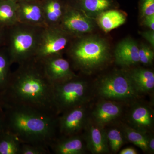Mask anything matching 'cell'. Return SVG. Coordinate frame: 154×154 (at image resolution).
Listing matches in <instances>:
<instances>
[{
  "label": "cell",
  "mask_w": 154,
  "mask_h": 154,
  "mask_svg": "<svg viewBox=\"0 0 154 154\" xmlns=\"http://www.w3.org/2000/svg\"><path fill=\"white\" fill-rule=\"evenodd\" d=\"M18 65L11 72L2 96L3 109L8 106L26 107L57 115L54 85L45 74L41 61L33 57Z\"/></svg>",
  "instance_id": "cell-1"
},
{
  "label": "cell",
  "mask_w": 154,
  "mask_h": 154,
  "mask_svg": "<svg viewBox=\"0 0 154 154\" xmlns=\"http://www.w3.org/2000/svg\"><path fill=\"white\" fill-rule=\"evenodd\" d=\"M4 110L6 128L22 143L39 145L49 148L57 137V116L17 106H8Z\"/></svg>",
  "instance_id": "cell-2"
},
{
  "label": "cell",
  "mask_w": 154,
  "mask_h": 154,
  "mask_svg": "<svg viewBox=\"0 0 154 154\" xmlns=\"http://www.w3.org/2000/svg\"><path fill=\"white\" fill-rule=\"evenodd\" d=\"M67 48L72 64L86 73L102 67L110 56V48L105 39L97 36L74 37Z\"/></svg>",
  "instance_id": "cell-3"
},
{
  "label": "cell",
  "mask_w": 154,
  "mask_h": 154,
  "mask_svg": "<svg viewBox=\"0 0 154 154\" xmlns=\"http://www.w3.org/2000/svg\"><path fill=\"white\" fill-rule=\"evenodd\" d=\"M44 28L17 22L5 28L4 45L13 64H19L34 57Z\"/></svg>",
  "instance_id": "cell-4"
},
{
  "label": "cell",
  "mask_w": 154,
  "mask_h": 154,
  "mask_svg": "<svg viewBox=\"0 0 154 154\" xmlns=\"http://www.w3.org/2000/svg\"><path fill=\"white\" fill-rule=\"evenodd\" d=\"M54 85V103L57 116L74 107L86 105L90 98L88 83L77 75Z\"/></svg>",
  "instance_id": "cell-5"
},
{
  "label": "cell",
  "mask_w": 154,
  "mask_h": 154,
  "mask_svg": "<svg viewBox=\"0 0 154 154\" xmlns=\"http://www.w3.org/2000/svg\"><path fill=\"white\" fill-rule=\"evenodd\" d=\"M97 92L100 97L111 101H129L139 94L127 73L119 72L102 77L97 84Z\"/></svg>",
  "instance_id": "cell-6"
},
{
  "label": "cell",
  "mask_w": 154,
  "mask_h": 154,
  "mask_svg": "<svg viewBox=\"0 0 154 154\" xmlns=\"http://www.w3.org/2000/svg\"><path fill=\"white\" fill-rule=\"evenodd\" d=\"M73 38L58 26L45 28L34 58L41 60L52 56L62 55Z\"/></svg>",
  "instance_id": "cell-7"
},
{
  "label": "cell",
  "mask_w": 154,
  "mask_h": 154,
  "mask_svg": "<svg viewBox=\"0 0 154 154\" xmlns=\"http://www.w3.org/2000/svg\"><path fill=\"white\" fill-rule=\"evenodd\" d=\"M94 25L90 17L82 11L66 2L65 11L58 26L61 29L72 37H76L91 33L94 30Z\"/></svg>",
  "instance_id": "cell-8"
},
{
  "label": "cell",
  "mask_w": 154,
  "mask_h": 154,
  "mask_svg": "<svg viewBox=\"0 0 154 154\" xmlns=\"http://www.w3.org/2000/svg\"><path fill=\"white\" fill-rule=\"evenodd\" d=\"M87 115L85 105H83L57 116V131L59 136H69L79 134L87 124Z\"/></svg>",
  "instance_id": "cell-9"
},
{
  "label": "cell",
  "mask_w": 154,
  "mask_h": 154,
  "mask_svg": "<svg viewBox=\"0 0 154 154\" xmlns=\"http://www.w3.org/2000/svg\"><path fill=\"white\" fill-rule=\"evenodd\" d=\"M40 61L45 74L54 84L62 82L77 75L70 62L62 55L52 56Z\"/></svg>",
  "instance_id": "cell-10"
},
{
  "label": "cell",
  "mask_w": 154,
  "mask_h": 154,
  "mask_svg": "<svg viewBox=\"0 0 154 154\" xmlns=\"http://www.w3.org/2000/svg\"><path fill=\"white\" fill-rule=\"evenodd\" d=\"M17 4L18 22L42 28L47 27L41 0L20 2Z\"/></svg>",
  "instance_id": "cell-11"
},
{
  "label": "cell",
  "mask_w": 154,
  "mask_h": 154,
  "mask_svg": "<svg viewBox=\"0 0 154 154\" xmlns=\"http://www.w3.org/2000/svg\"><path fill=\"white\" fill-rule=\"evenodd\" d=\"M104 128L94 123H87L85 128V134L84 139L86 147L92 153H108L110 152L106 131Z\"/></svg>",
  "instance_id": "cell-12"
},
{
  "label": "cell",
  "mask_w": 154,
  "mask_h": 154,
  "mask_svg": "<svg viewBox=\"0 0 154 154\" xmlns=\"http://www.w3.org/2000/svg\"><path fill=\"white\" fill-rule=\"evenodd\" d=\"M128 120L129 126L141 132L148 134L153 128V110L144 104H135L130 110Z\"/></svg>",
  "instance_id": "cell-13"
},
{
  "label": "cell",
  "mask_w": 154,
  "mask_h": 154,
  "mask_svg": "<svg viewBox=\"0 0 154 154\" xmlns=\"http://www.w3.org/2000/svg\"><path fill=\"white\" fill-rule=\"evenodd\" d=\"M49 148L56 154H83L87 149L84 137L79 134L57 136L50 145Z\"/></svg>",
  "instance_id": "cell-14"
},
{
  "label": "cell",
  "mask_w": 154,
  "mask_h": 154,
  "mask_svg": "<svg viewBox=\"0 0 154 154\" xmlns=\"http://www.w3.org/2000/svg\"><path fill=\"white\" fill-rule=\"evenodd\" d=\"M139 46L132 38L123 39L117 45L114 51L116 63L122 66L128 67L139 63Z\"/></svg>",
  "instance_id": "cell-15"
},
{
  "label": "cell",
  "mask_w": 154,
  "mask_h": 154,
  "mask_svg": "<svg viewBox=\"0 0 154 154\" xmlns=\"http://www.w3.org/2000/svg\"><path fill=\"white\" fill-rule=\"evenodd\" d=\"M121 105L111 100L104 101L96 105L92 113L94 122L99 126L104 128L121 115Z\"/></svg>",
  "instance_id": "cell-16"
},
{
  "label": "cell",
  "mask_w": 154,
  "mask_h": 154,
  "mask_svg": "<svg viewBox=\"0 0 154 154\" xmlns=\"http://www.w3.org/2000/svg\"><path fill=\"white\" fill-rule=\"evenodd\" d=\"M69 5L82 11L88 17H94L116 5L114 0H66Z\"/></svg>",
  "instance_id": "cell-17"
},
{
  "label": "cell",
  "mask_w": 154,
  "mask_h": 154,
  "mask_svg": "<svg viewBox=\"0 0 154 154\" xmlns=\"http://www.w3.org/2000/svg\"><path fill=\"white\" fill-rule=\"evenodd\" d=\"M41 3L47 27L58 26L65 11V1L41 0Z\"/></svg>",
  "instance_id": "cell-18"
},
{
  "label": "cell",
  "mask_w": 154,
  "mask_h": 154,
  "mask_svg": "<svg viewBox=\"0 0 154 154\" xmlns=\"http://www.w3.org/2000/svg\"><path fill=\"white\" fill-rule=\"evenodd\" d=\"M138 94L149 93L153 91L154 73L147 69L137 68L127 73Z\"/></svg>",
  "instance_id": "cell-19"
},
{
  "label": "cell",
  "mask_w": 154,
  "mask_h": 154,
  "mask_svg": "<svg viewBox=\"0 0 154 154\" xmlns=\"http://www.w3.org/2000/svg\"><path fill=\"white\" fill-rule=\"evenodd\" d=\"M97 17L99 27L106 33L123 25L126 20L123 13L113 9L105 11Z\"/></svg>",
  "instance_id": "cell-20"
},
{
  "label": "cell",
  "mask_w": 154,
  "mask_h": 154,
  "mask_svg": "<svg viewBox=\"0 0 154 154\" xmlns=\"http://www.w3.org/2000/svg\"><path fill=\"white\" fill-rule=\"evenodd\" d=\"M17 7L15 0H0V27L9 28L18 22Z\"/></svg>",
  "instance_id": "cell-21"
},
{
  "label": "cell",
  "mask_w": 154,
  "mask_h": 154,
  "mask_svg": "<svg viewBox=\"0 0 154 154\" xmlns=\"http://www.w3.org/2000/svg\"><path fill=\"white\" fill-rule=\"evenodd\" d=\"M22 143L6 128L0 133V154H19Z\"/></svg>",
  "instance_id": "cell-22"
},
{
  "label": "cell",
  "mask_w": 154,
  "mask_h": 154,
  "mask_svg": "<svg viewBox=\"0 0 154 154\" xmlns=\"http://www.w3.org/2000/svg\"><path fill=\"white\" fill-rule=\"evenodd\" d=\"M13 64L11 58L5 47L0 48V96L1 98L5 91L11 72Z\"/></svg>",
  "instance_id": "cell-23"
},
{
  "label": "cell",
  "mask_w": 154,
  "mask_h": 154,
  "mask_svg": "<svg viewBox=\"0 0 154 154\" xmlns=\"http://www.w3.org/2000/svg\"><path fill=\"white\" fill-rule=\"evenodd\" d=\"M125 139L136 146L145 152H149V135L132 128L124 126L122 129Z\"/></svg>",
  "instance_id": "cell-24"
},
{
  "label": "cell",
  "mask_w": 154,
  "mask_h": 154,
  "mask_svg": "<svg viewBox=\"0 0 154 154\" xmlns=\"http://www.w3.org/2000/svg\"><path fill=\"white\" fill-rule=\"evenodd\" d=\"M106 131L109 149L116 153L125 143V137L123 131L116 128H110Z\"/></svg>",
  "instance_id": "cell-25"
},
{
  "label": "cell",
  "mask_w": 154,
  "mask_h": 154,
  "mask_svg": "<svg viewBox=\"0 0 154 154\" xmlns=\"http://www.w3.org/2000/svg\"><path fill=\"white\" fill-rule=\"evenodd\" d=\"M50 153L48 147L39 145L22 143L19 154H47Z\"/></svg>",
  "instance_id": "cell-26"
},
{
  "label": "cell",
  "mask_w": 154,
  "mask_h": 154,
  "mask_svg": "<svg viewBox=\"0 0 154 154\" xmlns=\"http://www.w3.org/2000/svg\"><path fill=\"white\" fill-rule=\"evenodd\" d=\"M138 54L140 63L143 64H150L154 60L153 50L146 45H141L139 47Z\"/></svg>",
  "instance_id": "cell-27"
},
{
  "label": "cell",
  "mask_w": 154,
  "mask_h": 154,
  "mask_svg": "<svg viewBox=\"0 0 154 154\" xmlns=\"http://www.w3.org/2000/svg\"><path fill=\"white\" fill-rule=\"evenodd\" d=\"M139 8L143 18L154 15V0H140Z\"/></svg>",
  "instance_id": "cell-28"
},
{
  "label": "cell",
  "mask_w": 154,
  "mask_h": 154,
  "mask_svg": "<svg viewBox=\"0 0 154 154\" xmlns=\"http://www.w3.org/2000/svg\"><path fill=\"white\" fill-rule=\"evenodd\" d=\"M142 36L146 40L149 44L154 47V30H150L143 31L141 33Z\"/></svg>",
  "instance_id": "cell-29"
},
{
  "label": "cell",
  "mask_w": 154,
  "mask_h": 154,
  "mask_svg": "<svg viewBox=\"0 0 154 154\" xmlns=\"http://www.w3.org/2000/svg\"><path fill=\"white\" fill-rule=\"evenodd\" d=\"M143 23L150 30H154V15L143 17Z\"/></svg>",
  "instance_id": "cell-30"
},
{
  "label": "cell",
  "mask_w": 154,
  "mask_h": 154,
  "mask_svg": "<svg viewBox=\"0 0 154 154\" xmlns=\"http://www.w3.org/2000/svg\"><path fill=\"white\" fill-rule=\"evenodd\" d=\"M6 128L5 119L4 109L0 108V133Z\"/></svg>",
  "instance_id": "cell-31"
},
{
  "label": "cell",
  "mask_w": 154,
  "mask_h": 154,
  "mask_svg": "<svg viewBox=\"0 0 154 154\" xmlns=\"http://www.w3.org/2000/svg\"><path fill=\"white\" fill-rule=\"evenodd\" d=\"M149 153L153 154L154 152V137L153 135H149L148 143Z\"/></svg>",
  "instance_id": "cell-32"
},
{
  "label": "cell",
  "mask_w": 154,
  "mask_h": 154,
  "mask_svg": "<svg viewBox=\"0 0 154 154\" xmlns=\"http://www.w3.org/2000/svg\"><path fill=\"white\" fill-rule=\"evenodd\" d=\"M120 154H138L137 151L134 148L127 147L122 150L119 152Z\"/></svg>",
  "instance_id": "cell-33"
},
{
  "label": "cell",
  "mask_w": 154,
  "mask_h": 154,
  "mask_svg": "<svg viewBox=\"0 0 154 154\" xmlns=\"http://www.w3.org/2000/svg\"><path fill=\"white\" fill-rule=\"evenodd\" d=\"M5 28L0 27V48L5 45Z\"/></svg>",
  "instance_id": "cell-34"
},
{
  "label": "cell",
  "mask_w": 154,
  "mask_h": 154,
  "mask_svg": "<svg viewBox=\"0 0 154 154\" xmlns=\"http://www.w3.org/2000/svg\"><path fill=\"white\" fill-rule=\"evenodd\" d=\"M17 2H29V1H39V0H15Z\"/></svg>",
  "instance_id": "cell-35"
},
{
  "label": "cell",
  "mask_w": 154,
  "mask_h": 154,
  "mask_svg": "<svg viewBox=\"0 0 154 154\" xmlns=\"http://www.w3.org/2000/svg\"><path fill=\"white\" fill-rule=\"evenodd\" d=\"M3 103L2 101V98H1V96H0V108H3Z\"/></svg>",
  "instance_id": "cell-36"
}]
</instances>
